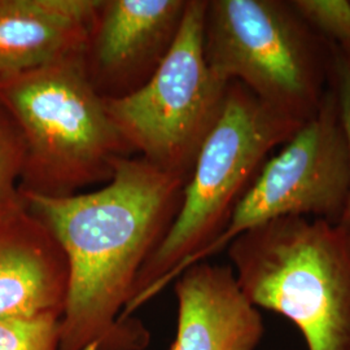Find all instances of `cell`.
<instances>
[{
	"mask_svg": "<svg viewBox=\"0 0 350 350\" xmlns=\"http://www.w3.org/2000/svg\"><path fill=\"white\" fill-rule=\"evenodd\" d=\"M304 124L258 100L241 83L230 82L222 116L196 159L173 225L139 273L125 319L199 262L225 232L270 152L284 146Z\"/></svg>",
	"mask_w": 350,
	"mask_h": 350,
	"instance_id": "obj_2",
	"label": "cell"
},
{
	"mask_svg": "<svg viewBox=\"0 0 350 350\" xmlns=\"http://www.w3.org/2000/svg\"><path fill=\"white\" fill-rule=\"evenodd\" d=\"M100 0H0V83L82 53Z\"/></svg>",
	"mask_w": 350,
	"mask_h": 350,
	"instance_id": "obj_11",
	"label": "cell"
},
{
	"mask_svg": "<svg viewBox=\"0 0 350 350\" xmlns=\"http://www.w3.org/2000/svg\"><path fill=\"white\" fill-rule=\"evenodd\" d=\"M25 144L11 116L0 105V221L26 209L20 183Z\"/></svg>",
	"mask_w": 350,
	"mask_h": 350,
	"instance_id": "obj_12",
	"label": "cell"
},
{
	"mask_svg": "<svg viewBox=\"0 0 350 350\" xmlns=\"http://www.w3.org/2000/svg\"><path fill=\"white\" fill-rule=\"evenodd\" d=\"M332 52L334 44L289 1H206L204 53L213 72L301 122L314 117L323 101Z\"/></svg>",
	"mask_w": 350,
	"mask_h": 350,
	"instance_id": "obj_5",
	"label": "cell"
},
{
	"mask_svg": "<svg viewBox=\"0 0 350 350\" xmlns=\"http://www.w3.org/2000/svg\"><path fill=\"white\" fill-rule=\"evenodd\" d=\"M350 196V153L332 88L308 122L262 169L235 206L225 232L199 260L253 227L283 217L338 224Z\"/></svg>",
	"mask_w": 350,
	"mask_h": 350,
	"instance_id": "obj_7",
	"label": "cell"
},
{
	"mask_svg": "<svg viewBox=\"0 0 350 350\" xmlns=\"http://www.w3.org/2000/svg\"><path fill=\"white\" fill-rule=\"evenodd\" d=\"M302 20L321 37L350 52V1L348 0H289Z\"/></svg>",
	"mask_w": 350,
	"mask_h": 350,
	"instance_id": "obj_13",
	"label": "cell"
},
{
	"mask_svg": "<svg viewBox=\"0 0 350 350\" xmlns=\"http://www.w3.org/2000/svg\"><path fill=\"white\" fill-rule=\"evenodd\" d=\"M250 304L283 315L308 350H350V231L340 224L283 217L227 245Z\"/></svg>",
	"mask_w": 350,
	"mask_h": 350,
	"instance_id": "obj_3",
	"label": "cell"
},
{
	"mask_svg": "<svg viewBox=\"0 0 350 350\" xmlns=\"http://www.w3.org/2000/svg\"><path fill=\"white\" fill-rule=\"evenodd\" d=\"M188 0H100L83 50L88 81L103 99L142 88L161 65Z\"/></svg>",
	"mask_w": 350,
	"mask_h": 350,
	"instance_id": "obj_8",
	"label": "cell"
},
{
	"mask_svg": "<svg viewBox=\"0 0 350 350\" xmlns=\"http://www.w3.org/2000/svg\"><path fill=\"white\" fill-rule=\"evenodd\" d=\"M62 319L36 318L0 322V350H60Z\"/></svg>",
	"mask_w": 350,
	"mask_h": 350,
	"instance_id": "obj_14",
	"label": "cell"
},
{
	"mask_svg": "<svg viewBox=\"0 0 350 350\" xmlns=\"http://www.w3.org/2000/svg\"><path fill=\"white\" fill-rule=\"evenodd\" d=\"M349 53H350V52H349Z\"/></svg>",
	"mask_w": 350,
	"mask_h": 350,
	"instance_id": "obj_16",
	"label": "cell"
},
{
	"mask_svg": "<svg viewBox=\"0 0 350 350\" xmlns=\"http://www.w3.org/2000/svg\"><path fill=\"white\" fill-rule=\"evenodd\" d=\"M0 105L25 144L21 193L65 198L112 179L134 152L88 81L83 52L0 83Z\"/></svg>",
	"mask_w": 350,
	"mask_h": 350,
	"instance_id": "obj_4",
	"label": "cell"
},
{
	"mask_svg": "<svg viewBox=\"0 0 350 350\" xmlns=\"http://www.w3.org/2000/svg\"><path fill=\"white\" fill-rule=\"evenodd\" d=\"M206 1L188 0L172 49L142 88L120 99H104L113 125L133 152L186 179L222 116L230 86L205 59Z\"/></svg>",
	"mask_w": 350,
	"mask_h": 350,
	"instance_id": "obj_6",
	"label": "cell"
},
{
	"mask_svg": "<svg viewBox=\"0 0 350 350\" xmlns=\"http://www.w3.org/2000/svg\"><path fill=\"white\" fill-rule=\"evenodd\" d=\"M187 182L129 156L117 160L112 179L98 191L65 198L23 193L69 265L60 350L148 347L147 327L124 313L140 270L174 222Z\"/></svg>",
	"mask_w": 350,
	"mask_h": 350,
	"instance_id": "obj_1",
	"label": "cell"
},
{
	"mask_svg": "<svg viewBox=\"0 0 350 350\" xmlns=\"http://www.w3.org/2000/svg\"><path fill=\"white\" fill-rule=\"evenodd\" d=\"M329 88H332L336 98L338 116L347 137L350 153V53L336 46H334L332 52ZM338 224L350 231V196L347 209Z\"/></svg>",
	"mask_w": 350,
	"mask_h": 350,
	"instance_id": "obj_15",
	"label": "cell"
},
{
	"mask_svg": "<svg viewBox=\"0 0 350 350\" xmlns=\"http://www.w3.org/2000/svg\"><path fill=\"white\" fill-rule=\"evenodd\" d=\"M178 319L167 350H257L262 315L239 287L230 265L200 261L175 283Z\"/></svg>",
	"mask_w": 350,
	"mask_h": 350,
	"instance_id": "obj_10",
	"label": "cell"
},
{
	"mask_svg": "<svg viewBox=\"0 0 350 350\" xmlns=\"http://www.w3.org/2000/svg\"><path fill=\"white\" fill-rule=\"evenodd\" d=\"M69 265L60 243L27 211L0 221V322L63 318Z\"/></svg>",
	"mask_w": 350,
	"mask_h": 350,
	"instance_id": "obj_9",
	"label": "cell"
}]
</instances>
